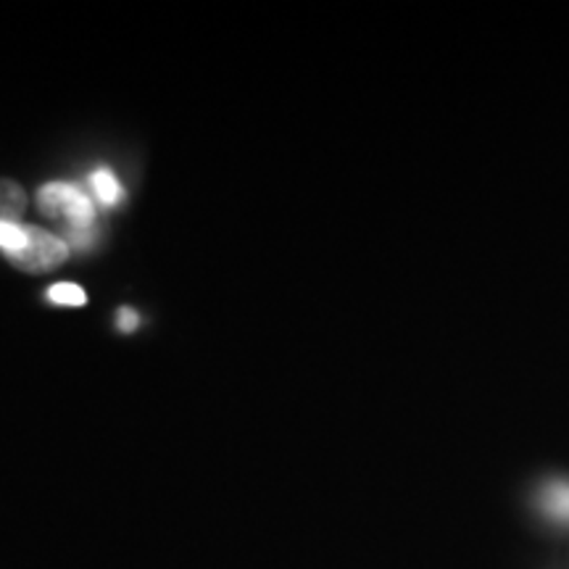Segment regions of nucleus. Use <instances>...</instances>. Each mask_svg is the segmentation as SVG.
Returning a JSON list of instances; mask_svg holds the SVG:
<instances>
[{
	"label": "nucleus",
	"mask_w": 569,
	"mask_h": 569,
	"mask_svg": "<svg viewBox=\"0 0 569 569\" xmlns=\"http://www.w3.org/2000/svg\"><path fill=\"white\" fill-rule=\"evenodd\" d=\"M38 206L46 217L63 219L67 230H96V206L69 182L42 184Z\"/></svg>",
	"instance_id": "obj_1"
},
{
	"label": "nucleus",
	"mask_w": 569,
	"mask_h": 569,
	"mask_svg": "<svg viewBox=\"0 0 569 569\" xmlns=\"http://www.w3.org/2000/svg\"><path fill=\"white\" fill-rule=\"evenodd\" d=\"M138 325H140V315L138 311H132V309H124L119 311V327H122V332H132V330H138Z\"/></svg>",
	"instance_id": "obj_8"
},
{
	"label": "nucleus",
	"mask_w": 569,
	"mask_h": 569,
	"mask_svg": "<svg viewBox=\"0 0 569 569\" xmlns=\"http://www.w3.org/2000/svg\"><path fill=\"white\" fill-rule=\"evenodd\" d=\"M69 246L61 238H56L42 227L27 224V243L21 251L6 256L11 261V267H17L19 272L27 274H46L53 272L56 267H61L69 259Z\"/></svg>",
	"instance_id": "obj_2"
},
{
	"label": "nucleus",
	"mask_w": 569,
	"mask_h": 569,
	"mask_svg": "<svg viewBox=\"0 0 569 569\" xmlns=\"http://www.w3.org/2000/svg\"><path fill=\"white\" fill-rule=\"evenodd\" d=\"M559 569H569V561H567V565H565V567H559Z\"/></svg>",
	"instance_id": "obj_9"
},
{
	"label": "nucleus",
	"mask_w": 569,
	"mask_h": 569,
	"mask_svg": "<svg viewBox=\"0 0 569 569\" xmlns=\"http://www.w3.org/2000/svg\"><path fill=\"white\" fill-rule=\"evenodd\" d=\"M48 301L59 306H84L88 303V296L80 284L74 282H56L51 290H48Z\"/></svg>",
	"instance_id": "obj_6"
},
{
	"label": "nucleus",
	"mask_w": 569,
	"mask_h": 569,
	"mask_svg": "<svg viewBox=\"0 0 569 569\" xmlns=\"http://www.w3.org/2000/svg\"><path fill=\"white\" fill-rule=\"evenodd\" d=\"M27 243V224H0V251L6 256L17 253Z\"/></svg>",
	"instance_id": "obj_7"
},
{
	"label": "nucleus",
	"mask_w": 569,
	"mask_h": 569,
	"mask_svg": "<svg viewBox=\"0 0 569 569\" xmlns=\"http://www.w3.org/2000/svg\"><path fill=\"white\" fill-rule=\"evenodd\" d=\"M27 211V193L19 182L0 177V224H19Z\"/></svg>",
	"instance_id": "obj_4"
},
{
	"label": "nucleus",
	"mask_w": 569,
	"mask_h": 569,
	"mask_svg": "<svg viewBox=\"0 0 569 569\" xmlns=\"http://www.w3.org/2000/svg\"><path fill=\"white\" fill-rule=\"evenodd\" d=\"M90 188L103 206H117L124 196L122 184H119V180L109 172V169H98V172H92L90 174Z\"/></svg>",
	"instance_id": "obj_5"
},
{
	"label": "nucleus",
	"mask_w": 569,
	"mask_h": 569,
	"mask_svg": "<svg viewBox=\"0 0 569 569\" xmlns=\"http://www.w3.org/2000/svg\"><path fill=\"white\" fill-rule=\"evenodd\" d=\"M536 507L553 528L569 530V480H549L538 490Z\"/></svg>",
	"instance_id": "obj_3"
}]
</instances>
